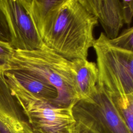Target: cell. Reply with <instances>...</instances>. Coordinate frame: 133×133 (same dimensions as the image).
<instances>
[{"label": "cell", "instance_id": "obj_5", "mask_svg": "<svg viewBox=\"0 0 133 133\" xmlns=\"http://www.w3.org/2000/svg\"><path fill=\"white\" fill-rule=\"evenodd\" d=\"M72 111L75 120L100 133H131L112 97L98 84L91 100L78 101Z\"/></svg>", "mask_w": 133, "mask_h": 133}, {"label": "cell", "instance_id": "obj_15", "mask_svg": "<svg viewBox=\"0 0 133 133\" xmlns=\"http://www.w3.org/2000/svg\"><path fill=\"white\" fill-rule=\"evenodd\" d=\"M122 10L124 23L129 25L133 16V1H122Z\"/></svg>", "mask_w": 133, "mask_h": 133}, {"label": "cell", "instance_id": "obj_1", "mask_svg": "<svg viewBox=\"0 0 133 133\" xmlns=\"http://www.w3.org/2000/svg\"><path fill=\"white\" fill-rule=\"evenodd\" d=\"M98 23L78 0H63L42 40L46 47L69 60L87 59Z\"/></svg>", "mask_w": 133, "mask_h": 133}, {"label": "cell", "instance_id": "obj_10", "mask_svg": "<svg viewBox=\"0 0 133 133\" xmlns=\"http://www.w3.org/2000/svg\"><path fill=\"white\" fill-rule=\"evenodd\" d=\"M74 72L76 91L79 100L89 101L97 91L98 68L94 62L87 59L71 60Z\"/></svg>", "mask_w": 133, "mask_h": 133}, {"label": "cell", "instance_id": "obj_4", "mask_svg": "<svg viewBox=\"0 0 133 133\" xmlns=\"http://www.w3.org/2000/svg\"><path fill=\"white\" fill-rule=\"evenodd\" d=\"M7 85L36 133H69L75 124L74 105L58 107L12 85Z\"/></svg>", "mask_w": 133, "mask_h": 133}, {"label": "cell", "instance_id": "obj_3", "mask_svg": "<svg viewBox=\"0 0 133 133\" xmlns=\"http://www.w3.org/2000/svg\"><path fill=\"white\" fill-rule=\"evenodd\" d=\"M94 48L98 71V84L112 98L133 94V51L112 46L104 33Z\"/></svg>", "mask_w": 133, "mask_h": 133}, {"label": "cell", "instance_id": "obj_8", "mask_svg": "<svg viewBox=\"0 0 133 133\" xmlns=\"http://www.w3.org/2000/svg\"><path fill=\"white\" fill-rule=\"evenodd\" d=\"M86 9L100 22L105 35L109 39L115 38L124 22L122 1L78 0Z\"/></svg>", "mask_w": 133, "mask_h": 133}, {"label": "cell", "instance_id": "obj_13", "mask_svg": "<svg viewBox=\"0 0 133 133\" xmlns=\"http://www.w3.org/2000/svg\"><path fill=\"white\" fill-rule=\"evenodd\" d=\"M109 41L114 47L125 50L132 51L133 28L132 26L127 28L114 39H109Z\"/></svg>", "mask_w": 133, "mask_h": 133}, {"label": "cell", "instance_id": "obj_9", "mask_svg": "<svg viewBox=\"0 0 133 133\" xmlns=\"http://www.w3.org/2000/svg\"><path fill=\"white\" fill-rule=\"evenodd\" d=\"M4 78L7 84L12 85L55 105L58 92L53 86L19 71H7L4 73Z\"/></svg>", "mask_w": 133, "mask_h": 133}, {"label": "cell", "instance_id": "obj_14", "mask_svg": "<svg viewBox=\"0 0 133 133\" xmlns=\"http://www.w3.org/2000/svg\"><path fill=\"white\" fill-rule=\"evenodd\" d=\"M15 51L9 43L0 41V77L8 71Z\"/></svg>", "mask_w": 133, "mask_h": 133}, {"label": "cell", "instance_id": "obj_2", "mask_svg": "<svg viewBox=\"0 0 133 133\" xmlns=\"http://www.w3.org/2000/svg\"><path fill=\"white\" fill-rule=\"evenodd\" d=\"M8 71H19L55 87L58 107L74 105L79 100L76 91L72 61L45 45L32 50H15Z\"/></svg>", "mask_w": 133, "mask_h": 133}, {"label": "cell", "instance_id": "obj_7", "mask_svg": "<svg viewBox=\"0 0 133 133\" xmlns=\"http://www.w3.org/2000/svg\"><path fill=\"white\" fill-rule=\"evenodd\" d=\"M0 133H36L11 95L4 76L0 77Z\"/></svg>", "mask_w": 133, "mask_h": 133}, {"label": "cell", "instance_id": "obj_16", "mask_svg": "<svg viewBox=\"0 0 133 133\" xmlns=\"http://www.w3.org/2000/svg\"><path fill=\"white\" fill-rule=\"evenodd\" d=\"M0 41L10 43V36L5 17L0 7Z\"/></svg>", "mask_w": 133, "mask_h": 133}, {"label": "cell", "instance_id": "obj_11", "mask_svg": "<svg viewBox=\"0 0 133 133\" xmlns=\"http://www.w3.org/2000/svg\"><path fill=\"white\" fill-rule=\"evenodd\" d=\"M41 38L63 0H20Z\"/></svg>", "mask_w": 133, "mask_h": 133}, {"label": "cell", "instance_id": "obj_6", "mask_svg": "<svg viewBox=\"0 0 133 133\" xmlns=\"http://www.w3.org/2000/svg\"><path fill=\"white\" fill-rule=\"evenodd\" d=\"M0 7L8 24L10 44L15 50H32L44 45L20 0H0Z\"/></svg>", "mask_w": 133, "mask_h": 133}, {"label": "cell", "instance_id": "obj_12", "mask_svg": "<svg viewBox=\"0 0 133 133\" xmlns=\"http://www.w3.org/2000/svg\"><path fill=\"white\" fill-rule=\"evenodd\" d=\"M112 99L127 127L130 131L132 133L133 94Z\"/></svg>", "mask_w": 133, "mask_h": 133}]
</instances>
